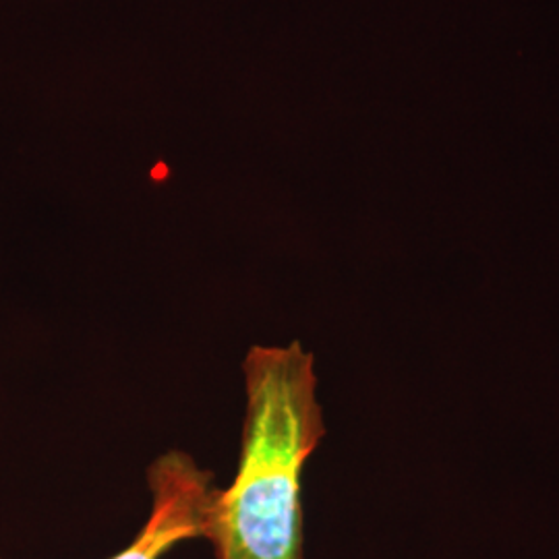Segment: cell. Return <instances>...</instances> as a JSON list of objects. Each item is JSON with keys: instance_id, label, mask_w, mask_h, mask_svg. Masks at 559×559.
Returning a JSON list of instances; mask_svg holds the SVG:
<instances>
[{"instance_id": "obj_1", "label": "cell", "mask_w": 559, "mask_h": 559, "mask_svg": "<svg viewBox=\"0 0 559 559\" xmlns=\"http://www.w3.org/2000/svg\"><path fill=\"white\" fill-rule=\"evenodd\" d=\"M237 475L214 489L203 539L216 559H302L300 483L325 436L316 357L299 340L251 346Z\"/></svg>"}, {"instance_id": "obj_2", "label": "cell", "mask_w": 559, "mask_h": 559, "mask_svg": "<svg viewBox=\"0 0 559 559\" xmlns=\"http://www.w3.org/2000/svg\"><path fill=\"white\" fill-rule=\"evenodd\" d=\"M152 512L143 528L110 559H164L185 540L203 537L214 475L182 450H168L147 468ZM2 559V558H0Z\"/></svg>"}]
</instances>
